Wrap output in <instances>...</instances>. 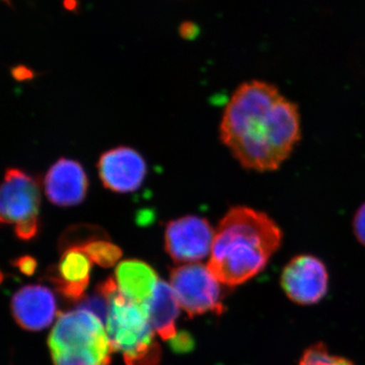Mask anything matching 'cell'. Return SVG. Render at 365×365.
<instances>
[{
  "mask_svg": "<svg viewBox=\"0 0 365 365\" xmlns=\"http://www.w3.org/2000/svg\"><path fill=\"white\" fill-rule=\"evenodd\" d=\"M220 137L246 169L277 170L299 140V109L276 86L248 81L228 102Z\"/></svg>",
  "mask_w": 365,
  "mask_h": 365,
  "instance_id": "cell-1",
  "label": "cell"
},
{
  "mask_svg": "<svg viewBox=\"0 0 365 365\" xmlns=\"http://www.w3.org/2000/svg\"><path fill=\"white\" fill-rule=\"evenodd\" d=\"M281 242L282 232L266 213L237 206L215 230L207 267L222 284H244L266 267Z\"/></svg>",
  "mask_w": 365,
  "mask_h": 365,
  "instance_id": "cell-2",
  "label": "cell"
},
{
  "mask_svg": "<svg viewBox=\"0 0 365 365\" xmlns=\"http://www.w3.org/2000/svg\"><path fill=\"white\" fill-rule=\"evenodd\" d=\"M108 299L107 334L113 350L123 354L126 365H158L160 348L153 335L145 304L125 299L114 278L98 287Z\"/></svg>",
  "mask_w": 365,
  "mask_h": 365,
  "instance_id": "cell-3",
  "label": "cell"
},
{
  "mask_svg": "<svg viewBox=\"0 0 365 365\" xmlns=\"http://www.w3.org/2000/svg\"><path fill=\"white\" fill-rule=\"evenodd\" d=\"M55 365H110L113 348L103 321L85 309L62 314L49 337Z\"/></svg>",
  "mask_w": 365,
  "mask_h": 365,
  "instance_id": "cell-4",
  "label": "cell"
},
{
  "mask_svg": "<svg viewBox=\"0 0 365 365\" xmlns=\"http://www.w3.org/2000/svg\"><path fill=\"white\" fill-rule=\"evenodd\" d=\"M170 283L180 306L190 318L207 312L222 314L225 311L220 282L207 266L190 263L174 268Z\"/></svg>",
  "mask_w": 365,
  "mask_h": 365,
  "instance_id": "cell-5",
  "label": "cell"
},
{
  "mask_svg": "<svg viewBox=\"0 0 365 365\" xmlns=\"http://www.w3.org/2000/svg\"><path fill=\"white\" fill-rule=\"evenodd\" d=\"M280 284L292 302L300 306H313L328 292V270L323 261L313 255H299L283 268Z\"/></svg>",
  "mask_w": 365,
  "mask_h": 365,
  "instance_id": "cell-6",
  "label": "cell"
},
{
  "mask_svg": "<svg viewBox=\"0 0 365 365\" xmlns=\"http://www.w3.org/2000/svg\"><path fill=\"white\" fill-rule=\"evenodd\" d=\"M41 191L37 181L19 169H9L0 184V225L39 222Z\"/></svg>",
  "mask_w": 365,
  "mask_h": 365,
  "instance_id": "cell-7",
  "label": "cell"
},
{
  "mask_svg": "<svg viewBox=\"0 0 365 365\" xmlns=\"http://www.w3.org/2000/svg\"><path fill=\"white\" fill-rule=\"evenodd\" d=\"M215 235V230L205 218L182 216L168 223L165 251L177 263H194L210 253Z\"/></svg>",
  "mask_w": 365,
  "mask_h": 365,
  "instance_id": "cell-8",
  "label": "cell"
},
{
  "mask_svg": "<svg viewBox=\"0 0 365 365\" xmlns=\"http://www.w3.org/2000/svg\"><path fill=\"white\" fill-rule=\"evenodd\" d=\"M98 170L103 185L116 193L136 191L148 172L140 153L127 146L106 151L98 160Z\"/></svg>",
  "mask_w": 365,
  "mask_h": 365,
  "instance_id": "cell-9",
  "label": "cell"
},
{
  "mask_svg": "<svg viewBox=\"0 0 365 365\" xmlns=\"http://www.w3.org/2000/svg\"><path fill=\"white\" fill-rule=\"evenodd\" d=\"M46 196L62 207L78 205L88 194V177L81 163L60 158L50 168L44 180Z\"/></svg>",
  "mask_w": 365,
  "mask_h": 365,
  "instance_id": "cell-10",
  "label": "cell"
},
{
  "mask_svg": "<svg viewBox=\"0 0 365 365\" xmlns=\"http://www.w3.org/2000/svg\"><path fill=\"white\" fill-rule=\"evenodd\" d=\"M56 309L54 294L42 285L23 287L11 300L14 318L26 331L37 332L51 325Z\"/></svg>",
  "mask_w": 365,
  "mask_h": 365,
  "instance_id": "cell-11",
  "label": "cell"
},
{
  "mask_svg": "<svg viewBox=\"0 0 365 365\" xmlns=\"http://www.w3.org/2000/svg\"><path fill=\"white\" fill-rule=\"evenodd\" d=\"M93 261L79 247H67L48 279L69 300H81L90 283Z\"/></svg>",
  "mask_w": 365,
  "mask_h": 365,
  "instance_id": "cell-12",
  "label": "cell"
},
{
  "mask_svg": "<svg viewBox=\"0 0 365 365\" xmlns=\"http://www.w3.org/2000/svg\"><path fill=\"white\" fill-rule=\"evenodd\" d=\"M114 280L120 294L136 304H146L160 281L153 268L140 260H125L119 263Z\"/></svg>",
  "mask_w": 365,
  "mask_h": 365,
  "instance_id": "cell-13",
  "label": "cell"
},
{
  "mask_svg": "<svg viewBox=\"0 0 365 365\" xmlns=\"http://www.w3.org/2000/svg\"><path fill=\"white\" fill-rule=\"evenodd\" d=\"M151 328L162 339L172 340L176 334V319L180 304L172 287L165 281H158L153 297L145 304Z\"/></svg>",
  "mask_w": 365,
  "mask_h": 365,
  "instance_id": "cell-14",
  "label": "cell"
},
{
  "mask_svg": "<svg viewBox=\"0 0 365 365\" xmlns=\"http://www.w3.org/2000/svg\"><path fill=\"white\" fill-rule=\"evenodd\" d=\"M79 248L88 255L93 263L103 268H110L116 265L123 254L117 245L108 241L106 237L91 240L79 246Z\"/></svg>",
  "mask_w": 365,
  "mask_h": 365,
  "instance_id": "cell-15",
  "label": "cell"
},
{
  "mask_svg": "<svg viewBox=\"0 0 365 365\" xmlns=\"http://www.w3.org/2000/svg\"><path fill=\"white\" fill-rule=\"evenodd\" d=\"M335 356L324 343H316L302 353L297 365H332Z\"/></svg>",
  "mask_w": 365,
  "mask_h": 365,
  "instance_id": "cell-16",
  "label": "cell"
},
{
  "mask_svg": "<svg viewBox=\"0 0 365 365\" xmlns=\"http://www.w3.org/2000/svg\"><path fill=\"white\" fill-rule=\"evenodd\" d=\"M170 341V347L177 353H186L191 351L195 345L193 338L189 333L182 332L175 336Z\"/></svg>",
  "mask_w": 365,
  "mask_h": 365,
  "instance_id": "cell-17",
  "label": "cell"
},
{
  "mask_svg": "<svg viewBox=\"0 0 365 365\" xmlns=\"http://www.w3.org/2000/svg\"><path fill=\"white\" fill-rule=\"evenodd\" d=\"M13 265L26 276H32L38 267L37 260L32 256H21L13 262Z\"/></svg>",
  "mask_w": 365,
  "mask_h": 365,
  "instance_id": "cell-18",
  "label": "cell"
},
{
  "mask_svg": "<svg viewBox=\"0 0 365 365\" xmlns=\"http://www.w3.org/2000/svg\"><path fill=\"white\" fill-rule=\"evenodd\" d=\"M200 26L191 21H185L179 26V35L182 39L186 41H195L200 36Z\"/></svg>",
  "mask_w": 365,
  "mask_h": 365,
  "instance_id": "cell-19",
  "label": "cell"
},
{
  "mask_svg": "<svg viewBox=\"0 0 365 365\" xmlns=\"http://www.w3.org/2000/svg\"><path fill=\"white\" fill-rule=\"evenodd\" d=\"M353 227L357 240L365 246V203L357 210L353 220Z\"/></svg>",
  "mask_w": 365,
  "mask_h": 365,
  "instance_id": "cell-20",
  "label": "cell"
},
{
  "mask_svg": "<svg viewBox=\"0 0 365 365\" xmlns=\"http://www.w3.org/2000/svg\"><path fill=\"white\" fill-rule=\"evenodd\" d=\"M13 76L18 81H26L33 78V72L25 66H18L13 69Z\"/></svg>",
  "mask_w": 365,
  "mask_h": 365,
  "instance_id": "cell-21",
  "label": "cell"
},
{
  "mask_svg": "<svg viewBox=\"0 0 365 365\" xmlns=\"http://www.w3.org/2000/svg\"><path fill=\"white\" fill-rule=\"evenodd\" d=\"M332 365H355L351 360L345 359V357L335 356Z\"/></svg>",
  "mask_w": 365,
  "mask_h": 365,
  "instance_id": "cell-22",
  "label": "cell"
},
{
  "mask_svg": "<svg viewBox=\"0 0 365 365\" xmlns=\"http://www.w3.org/2000/svg\"><path fill=\"white\" fill-rule=\"evenodd\" d=\"M64 4H66V9H71V11H74L78 7V1L76 0H66Z\"/></svg>",
  "mask_w": 365,
  "mask_h": 365,
  "instance_id": "cell-23",
  "label": "cell"
},
{
  "mask_svg": "<svg viewBox=\"0 0 365 365\" xmlns=\"http://www.w3.org/2000/svg\"><path fill=\"white\" fill-rule=\"evenodd\" d=\"M4 279V273H2V271L0 270V284H1L2 281Z\"/></svg>",
  "mask_w": 365,
  "mask_h": 365,
  "instance_id": "cell-24",
  "label": "cell"
}]
</instances>
